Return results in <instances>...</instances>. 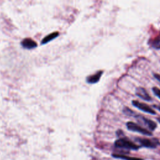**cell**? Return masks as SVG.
<instances>
[{
  "mask_svg": "<svg viewBox=\"0 0 160 160\" xmlns=\"http://www.w3.org/2000/svg\"><path fill=\"white\" fill-rule=\"evenodd\" d=\"M114 145L116 147L119 148H125L133 150H137L139 148V146L136 145L126 138H120L116 140L114 143Z\"/></svg>",
  "mask_w": 160,
  "mask_h": 160,
  "instance_id": "cell-1",
  "label": "cell"
},
{
  "mask_svg": "<svg viewBox=\"0 0 160 160\" xmlns=\"http://www.w3.org/2000/svg\"><path fill=\"white\" fill-rule=\"evenodd\" d=\"M126 126H127L128 129L129 130H130V131L138 132L139 133H142V134H143L144 135H146V136H151V135H152V133L150 131H149L148 130L143 128L141 126H139V125L135 124L134 123L128 122L126 124Z\"/></svg>",
  "mask_w": 160,
  "mask_h": 160,
  "instance_id": "cell-2",
  "label": "cell"
},
{
  "mask_svg": "<svg viewBox=\"0 0 160 160\" xmlns=\"http://www.w3.org/2000/svg\"><path fill=\"white\" fill-rule=\"evenodd\" d=\"M137 141L142 145V146L146 147V148H154L157 146L159 145V142L157 139H145V138H138L136 139Z\"/></svg>",
  "mask_w": 160,
  "mask_h": 160,
  "instance_id": "cell-3",
  "label": "cell"
},
{
  "mask_svg": "<svg viewBox=\"0 0 160 160\" xmlns=\"http://www.w3.org/2000/svg\"><path fill=\"white\" fill-rule=\"evenodd\" d=\"M138 120V122L139 123H141L142 125L146 126L148 129H150L151 131H153L155 130V128H156V124L151 121V120H150L140 115H137L135 116Z\"/></svg>",
  "mask_w": 160,
  "mask_h": 160,
  "instance_id": "cell-4",
  "label": "cell"
},
{
  "mask_svg": "<svg viewBox=\"0 0 160 160\" xmlns=\"http://www.w3.org/2000/svg\"><path fill=\"white\" fill-rule=\"evenodd\" d=\"M132 103H133V106H134L137 108L139 109L140 110H142L144 112H146V113H148L150 114H156V112L146 104L138 102L137 101H133Z\"/></svg>",
  "mask_w": 160,
  "mask_h": 160,
  "instance_id": "cell-5",
  "label": "cell"
},
{
  "mask_svg": "<svg viewBox=\"0 0 160 160\" xmlns=\"http://www.w3.org/2000/svg\"><path fill=\"white\" fill-rule=\"evenodd\" d=\"M136 94L139 98H141L142 99L146 100V101L150 102L151 100V98L149 96L146 90L144 89L143 88H141V87L138 88L136 91Z\"/></svg>",
  "mask_w": 160,
  "mask_h": 160,
  "instance_id": "cell-6",
  "label": "cell"
},
{
  "mask_svg": "<svg viewBox=\"0 0 160 160\" xmlns=\"http://www.w3.org/2000/svg\"><path fill=\"white\" fill-rule=\"evenodd\" d=\"M22 45L23 48L28 50L35 48L37 46L36 43L30 38H26L22 42Z\"/></svg>",
  "mask_w": 160,
  "mask_h": 160,
  "instance_id": "cell-7",
  "label": "cell"
},
{
  "mask_svg": "<svg viewBox=\"0 0 160 160\" xmlns=\"http://www.w3.org/2000/svg\"><path fill=\"white\" fill-rule=\"evenodd\" d=\"M103 73V71H99L96 74L90 76L86 79L87 82L90 84H94V83H97L99 80L100 78H101Z\"/></svg>",
  "mask_w": 160,
  "mask_h": 160,
  "instance_id": "cell-8",
  "label": "cell"
},
{
  "mask_svg": "<svg viewBox=\"0 0 160 160\" xmlns=\"http://www.w3.org/2000/svg\"><path fill=\"white\" fill-rule=\"evenodd\" d=\"M59 35V33L58 32H55L53 33H51L48 36H46L43 39V41L42 42V45H45L48 42H50L51 40H53V39L56 38L57 36H58Z\"/></svg>",
  "mask_w": 160,
  "mask_h": 160,
  "instance_id": "cell-9",
  "label": "cell"
},
{
  "mask_svg": "<svg viewBox=\"0 0 160 160\" xmlns=\"http://www.w3.org/2000/svg\"><path fill=\"white\" fill-rule=\"evenodd\" d=\"M113 156L116 158H120L123 159L124 160H143L141 158H133V157H129L125 155H122V154H113Z\"/></svg>",
  "mask_w": 160,
  "mask_h": 160,
  "instance_id": "cell-10",
  "label": "cell"
},
{
  "mask_svg": "<svg viewBox=\"0 0 160 160\" xmlns=\"http://www.w3.org/2000/svg\"><path fill=\"white\" fill-rule=\"evenodd\" d=\"M152 46L156 49V50H159L160 49V35L156 37L152 43Z\"/></svg>",
  "mask_w": 160,
  "mask_h": 160,
  "instance_id": "cell-11",
  "label": "cell"
},
{
  "mask_svg": "<svg viewBox=\"0 0 160 160\" xmlns=\"http://www.w3.org/2000/svg\"><path fill=\"white\" fill-rule=\"evenodd\" d=\"M123 112H124L126 114L129 115V116H133V115L134 114V113L131 110H130V109L128 108H124Z\"/></svg>",
  "mask_w": 160,
  "mask_h": 160,
  "instance_id": "cell-12",
  "label": "cell"
},
{
  "mask_svg": "<svg viewBox=\"0 0 160 160\" xmlns=\"http://www.w3.org/2000/svg\"><path fill=\"white\" fill-rule=\"evenodd\" d=\"M153 91L154 94L160 99V90L156 87L153 88Z\"/></svg>",
  "mask_w": 160,
  "mask_h": 160,
  "instance_id": "cell-13",
  "label": "cell"
},
{
  "mask_svg": "<svg viewBox=\"0 0 160 160\" xmlns=\"http://www.w3.org/2000/svg\"><path fill=\"white\" fill-rule=\"evenodd\" d=\"M154 78H156L157 79L158 81L160 83V75H159L158 74H154Z\"/></svg>",
  "mask_w": 160,
  "mask_h": 160,
  "instance_id": "cell-14",
  "label": "cell"
},
{
  "mask_svg": "<svg viewBox=\"0 0 160 160\" xmlns=\"http://www.w3.org/2000/svg\"><path fill=\"white\" fill-rule=\"evenodd\" d=\"M154 108H156V109H158L159 111H160V106H154Z\"/></svg>",
  "mask_w": 160,
  "mask_h": 160,
  "instance_id": "cell-15",
  "label": "cell"
},
{
  "mask_svg": "<svg viewBox=\"0 0 160 160\" xmlns=\"http://www.w3.org/2000/svg\"><path fill=\"white\" fill-rule=\"evenodd\" d=\"M157 120H158V122L160 123V118H157V119H156Z\"/></svg>",
  "mask_w": 160,
  "mask_h": 160,
  "instance_id": "cell-16",
  "label": "cell"
}]
</instances>
